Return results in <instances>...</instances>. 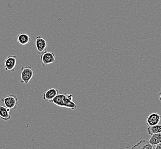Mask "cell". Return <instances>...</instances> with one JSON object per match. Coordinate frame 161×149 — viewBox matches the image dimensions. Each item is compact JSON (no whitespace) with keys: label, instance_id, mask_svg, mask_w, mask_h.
I'll return each instance as SVG.
<instances>
[{"label":"cell","instance_id":"obj_1","mask_svg":"<svg viewBox=\"0 0 161 149\" xmlns=\"http://www.w3.org/2000/svg\"><path fill=\"white\" fill-rule=\"evenodd\" d=\"M51 102L58 107L68 108L72 110L77 108V105L73 101L72 94H58L53 99Z\"/></svg>","mask_w":161,"mask_h":149},{"label":"cell","instance_id":"obj_2","mask_svg":"<svg viewBox=\"0 0 161 149\" xmlns=\"http://www.w3.org/2000/svg\"><path fill=\"white\" fill-rule=\"evenodd\" d=\"M34 74L32 68L30 65L24 66L21 69V83L28 84Z\"/></svg>","mask_w":161,"mask_h":149},{"label":"cell","instance_id":"obj_3","mask_svg":"<svg viewBox=\"0 0 161 149\" xmlns=\"http://www.w3.org/2000/svg\"><path fill=\"white\" fill-rule=\"evenodd\" d=\"M1 101L3 102L5 106L9 108L10 110L16 108L18 103V98L16 95L10 94L7 97L1 98Z\"/></svg>","mask_w":161,"mask_h":149},{"label":"cell","instance_id":"obj_4","mask_svg":"<svg viewBox=\"0 0 161 149\" xmlns=\"http://www.w3.org/2000/svg\"><path fill=\"white\" fill-rule=\"evenodd\" d=\"M40 59L44 66L49 65L53 63L56 60V55L53 52L49 51H44L40 54Z\"/></svg>","mask_w":161,"mask_h":149},{"label":"cell","instance_id":"obj_5","mask_svg":"<svg viewBox=\"0 0 161 149\" xmlns=\"http://www.w3.org/2000/svg\"><path fill=\"white\" fill-rule=\"evenodd\" d=\"M16 64V56H8L4 61V67L7 71H14Z\"/></svg>","mask_w":161,"mask_h":149},{"label":"cell","instance_id":"obj_6","mask_svg":"<svg viewBox=\"0 0 161 149\" xmlns=\"http://www.w3.org/2000/svg\"><path fill=\"white\" fill-rule=\"evenodd\" d=\"M35 46L38 52L41 53L47 51L48 48V42L42 36H37L36 39Z\"/></svg>","mask_w":161,"mask_h":149},{"label":"cell","instance_id":"obj_7","mask_svg":"<svg viewBox=\"0 0 161 149\" xmlns=\"http://www.w3.org/2000/svg\"><path fill=\"white\" fill-rule=\"evenodd\" d=\"M161 116L159 114H158L157 113H151L147 118L146 120V123L148 127L153 126L159 124L161 120Z\"/></svg>","mask_w":161,"mask_h":149},{"label":"cell","instance_id":"obj_8","mask_svg":"<svg viewBox=\"0 0 161 149\" xmlns=\"http://www.w3.org/2000/svg\"><path fill=\"white\" fill-rule=\"evenodd\" d=\"M59 94V91L58 90L54 88H52L48 90L43 94L42 99L45 101H49L51 102L53 99Z\"/></svg>","mask_w":161,"mask_h":149},{"label":"cell","instance_id":"obj_9","mask_svg":"<svg viewBox=\"0 0 161 149\" xmlns=\"http://www.w3.org/2000/svg\"><path fill=\"white\" fill-rule=\"evenodd\" d=\"M9 108L5 106H2L0 104V118L4 121H8L11 119V116L10 115Z\"/></svg>","mask_w":161,"mask_h":149},{"label":"cell","instance_id":"obj_10","mask_svg":"<svg viewBox=\"0 0 161 149\" xmlns=\"http://www.w3.org/2000/svg\"><path fill=\"white\" fill-rule=\"evenodd\" d=\"M17 41L21 45L25 46L31 41V39L28 34L25 33H21L17 35Z\"/></svg>","mask_w":161,"mask_h":149},{"label":"cell","instance_id":"obj_11","mask_svg":"<svg viewBox=\"0 0 161 149\" xmlns=\"http://www.w3.org/2000/svg\"><path fill=\"white\" fill-rule=\"evenodd\" d=\"M132 149H153V146L148 141L145 140H141L132 147Z\"/></svg>","mask_w":161,"mask_h":149},{"label":"cell","instance_id":"obj_12","mask_svg":"<svg viewBox=\"0 0 161 149\" xmlns=\"http://www.w3.org/2000/svg\"><path fill=\"white\" fill-rule=\"evenodd\" d=\"M151 137L148 142L153 146H156L161 142V133H156L150 135Z\"/></svg>","mask_w":161,"mask_h":149},{"label":"cell","instance_id":"obj_13","mask_svg":"<svg viewBox=\"0 0 161 149\" xmlns=\"http://www.w3.org/2000/svg\"><path fill=\"white\" fill-rule=\"evenodd\" d=\"M147 131L149 135L156 133H161V124H158L153 126L148 127Z\"/></svg>","mask_w":161,"mask_h":149},{"label":"cell","instance_id":"obj_14","mask_svg":"<svg viewBox=\"0 0 161 149\" xmlns=\"http://www.w3.org/2000/svg\"><path fill=\"white\" fill-rule=\"evenodd\" d=\"M155 149H161V142L155 146Z\"/></svg>","mask_w":161,"mask_h":149},{"label":"cell","instance_id":"obj_15","mask_svg":"<svg viewBox=\"0 0 161 149\" xmlns=\"http://www.w3.org/2000/svg\"><path fill=\"white\" fill-rule=\"evenodd\" d=\"M159 100L161 102V91L159 93Z\"/></svg>","mask_w":161,"mask_h":149}]
</instances>
